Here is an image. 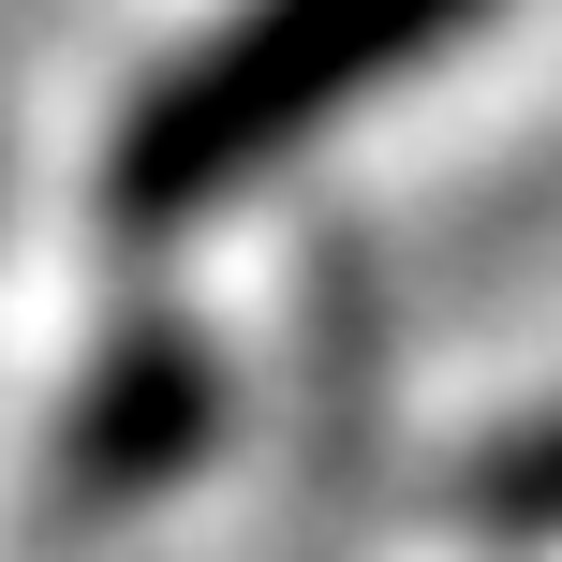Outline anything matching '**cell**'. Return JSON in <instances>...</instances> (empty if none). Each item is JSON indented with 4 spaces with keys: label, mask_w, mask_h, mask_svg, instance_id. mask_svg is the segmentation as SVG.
Returning a JSON list of instances; mask_svg holds the SVG:
<instances>
[{
    "label": "cell",
    "mask_w": 562,
    "mask_h": 562,
    "mask_svg": "<svg viewBox=\"0 0 562 562\" xmlns=\"http://www.w3.org/2000/svg\"><path fill=\"white\" fill-rule=\"evenodd\" d=\"M504 0H223L193 45H164L104 119V207L119 237H193L223 207H252L281 164L340 134L356 104H385L400 75H429L445 45Z\"/></svg>",
    "instance_id": "1"
}]
</instances>
